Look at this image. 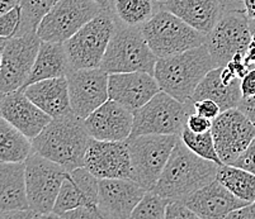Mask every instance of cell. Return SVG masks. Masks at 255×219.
Segmentation results:
<instances>
[{
	"mask_svg": "<svg viewBox=\"0 0 255 219\" xmlns=\"http://www.w3.org/2000/svg\"><path fill=\"white\" fill-rule=\"evenodd\" d=\"M90 140L84 119L70 113L51 119L42 132L32 140V147L33 152L71 171L84 166Z\"/></svg>",
	"mask_w": 255,
	"mask_h": 219,
	"instance_id": "cell-1",
	"label": "cell"
},
{
	"mask_svg": "<svg viewBox=\"0 0 255 219\" xmlns=\"http://www.w3.org/2000/svg\"><path fill=\"white\" fill-rule=\"evenodd\" d=\"M219 166L213 161L199 157L180 138L151 190L169 200L184 202L194 191L216 180Z\"/></svg>",
	"mask_w": 255,
	"mask_h": 219,
	"instance_id": "cell-2",
	"label": "cell"
},
{
	"mask_svg": "<svg viewBox=\"0 0 255 219\" xmlns=\"http://www.w3.org/2000/svg\"><path fill=\"white\" fill-rule=\"evenodd\" d=\"M217 68L206 45L182 54L157 59L154 76L163 91L182 103H191L194 90L212 69Z\"/></svg>",
	"mask_w": 255,
	"mask_h": 219,
	"instance_id": "cell-3",
	"label": "cell"
},
{
	"mask_svg": "<svg viewBox=\"0 0 255 219\" xmlns=\"http://www.w3.org/2000/svg\"><path fill=\"white\" fill-rule=\"evenodd\" d=\"M157 57L145 40L141 27L116 23L101 69L108 73L145 71L154 75Z\"/></svg>",
	"mask_w": 255,
	"mask_h": 219,
	"instance_id": "cell-4",
	"label": "cell"
},
{
	"mask_svg": "<svg viewBox=\"0 0 255 219\" xmlns=\"http://www.w3.org/2000/svg\"><path fill=\"white\" fill-rule=\"evenodd\" d=\"M141 31L157 59L182 54L205 45L206 41L205 33L164 9H159Z\"/></svg>",
	"mask_w": 255,
	"mask_h": 219,
	"instance_id": "cell-5",
	"label": "cell"
},
{
	"mask_svg": "<svg viewBox=\"0 0 255 219\" xmlns=\"http://www.w3.org/2000/svg\"><path fill=\"white\" fill-rule=\"evenodd\" d=\"M193 112L192 103H182L161 90L143 107L133 112L129 138L142 135H175L180 137L188 115Z\"/></svg>",
	"mask_w": 255,
	"mask_h": 219,
	"instance_id": "cell-6",
	"label": "cell"
},
{
	"mask_svg": "<svg viewBox=\"0 0 255 219\" xmlns=\"http://www.w3.org/2000/svg\"><path fill=\"white\" fill-rule=\"evenodd\" d=\"M116 23L111 9H103L64 43L71 70L101 68Z\"/></svg>",
	"mask_w": 255,
	"mask_h": 219,
	"instance_id": "cell-7",
	"label": "cell"
},
{
	"mask_svg": "<svg viewBox=\"0 0 255 219\" xmlns=\"http://www.w3.org/2000/svg\"><path fill=\"white\" fill-rule=\"evenodd\" d=\"M179 140V136L175 135H142L128 138L132 180L146 190H151Z\"/></svg>",
	"mask_w": 255,
	"mask_h": 219,
	"instance_id": "cell-8",
	"label": "cell"
},
{
	"mask_svg": "<svg viewBox=\"0 0 255 219\" xmlns=\"http://www.w3.org/2000/svg\"><path fill=\"white\" fill-rule=\"evenodd\" d=\"M24 165L29 208L43 218H52L53 207L68 171L36 152L29 154Z\"/></svg>",
	"mask_w": 255,
	"mask_h": 219,
	"instance_id": "cell-9",
	"label": "cell"
},
{
	"mask_svg": "<svg viewBox=\"0 0 255 219\" xmlns=\"http://www.w3.org/2000/svg\"><path fill=\"white\" fill-rule=\"evenodd\" d=\"M103 9L93 0H59L37 27L41 41L65 43Z\"/></svg>",
	"mask_w": 255,
	"mask_h": 219,
	"instance_id": "cell-10",
	"label": "cell"
},
{
	"mask_svg": "<svg viewBox=\"0 0 255 219\" xmlns=\"http://www.w3.org/2000/svg\"><path fill=\"white\" fill-rule=\"evenodd\" d=\"M253 33L247 11L225 10L212 31L206 34L205 45L216 66H225L236 54H245Z\"/></svg>",
	"mask_w": 255,
	"mask_h": 219,
	"instance_id": "cell-11",
	"label": "cell"
},
{
	"mask_svg": "<svg viewBox=\"0 0 255 219\" xmlns=\"http://www.w3.org/2000/svg\"><path fill=\"white\" fill-rule=\"evenodd\" d=\"M39 45L41 38L37 32L6 40L0 65V93L22 89L34 65Z\"/></svg>",
	"mask_w": 255,
	"mask_h": 219,
	"instance_id": "cell-12",
	"label": "cell"
},
{
	"mask_svg": "<svg viewBox=\"0 0 255 219\" xmlns=\"http://www.w3.org/2000/svg\"><path fill=\"white\" fill-rule=\"evenodd\" d=\"M211 132L222 163L231 165L255 138V124L243 110L233 108L213 119Z\"/></svg>",
	"mask_w": 255,
	"mask_h": 219,
	"instance_id": "cell-13",
	"label": "cell"
},
{
	"mask_svg": "<svg viewBox=\"0 0 255 219\" xmlns=\"http://www.w3.org/2000/svg\"><path fill=\"white\" fill-rule=\"evenodd\" d=\"M108 77L110 73L101 68L78 69L66 75L74 114L83 119L88 118L110 99Z\"/></svg>",
	"mask_w": 255,
	"mask_h": 219,
	"instance_id": "cell-14",
	"label": "cell"
},
{
	"mask_svg": "<svg viewBox=\"0 0 255 219\" xmlns=\"http://www.w3.org/2000/svg\"><path fill=\"white\" fill-rule=\"evenodd\" d=\"M84 167L98 179H132L127 140L101 141L92 138L85 152Z\"/></svg>",
	"mask_w": 255,
	"mask_h": 219,
	"instance_id": "cell-15",
	"label": "cell"
},
{
	"mask_svg": "<svg viewBox=\"0 0 255 219\" xmlns=\"http://www.w3.org/2000/svg\"><path fill=\"white\" fill-rule=\"evenodd\" d=\"M146 191L132 179H99L98 209L102 218H131Z\"/></svg>",
	"mask_w": 255,
	"mask_h": 219,
	"instance_id": "cell-16",
	"label": "cell"
},
{
	"mask_svg": "<svg viewBox=\"0 0 255 219\" xmlns=\"http://www.w3.org/2000/svg\"><path fill=\"white\" fill-rule=\"evenodd\" d=\"M161 91L152 73L145 71L110 73L108 95L131 112L140 109Z\"/></svg>",
	"mask_w": 255,
	"mask_h": 219,
	"instance_id": "cell-17",
	"label": "cell"
},
{
	"mask_svg": "<svg viewBox=\"0 0 255 219\" xmlns=\"http://www.w3.org/2000/svg\"><path fill=\"white\" fill-rule=\"evenodd\" d=\"M98 195L99 179L84 166L68 171L53 207L52 218H60L78 207L98 208Z\"/></svg>",
	"mask_w": 255,
	"mask_h": 219,
	"instance_id": "cell-18",
	"label": "cell"
},
{
	"mask_svg": "<svg viewBox=\"0 0 255 219\" xmlns=\"http://www.w3.org/2000/svg\"><path fill=\"white\" fill-rule=\"evenodd\" d=\"M90 137L101 141L128 140L133 126V112L108 99L84 119Z\"/></svg>",
	"mask_w": 255,
	"mask_h": 219,
	"instance_id": "cell-19",
	"label": "cell"
},
{
	"mask_svg": "<svg viewBox=\"0 0 255 219\" xmlns=\"http://www.w3.org/2000/svg\"><path fill=\"white\" fill-rule=\"evenodd\" d=\"M0 115L31 140L42 132L52 119L22 89L3 94L0 99Z\"/></svg>",
	"mask_w": 255,
	"mask_h": 219,
	"instance_id": "cell-20",
	"label": "cell"
},
{
	"mask_svg": "<svg viewBox=\"0 0 255 219\" xmlns=\"http://www.w3.org/2000/svg\"><path fill=\"white\" fill-rule=\"evenodd\" d=\"M184 202L198 218L203 219L226 218L231 212L249 204L234 195L219 180H213L199 190L194 191Z\"/></svg>",
	"mask_w": 255,
	"mask_h": 219,
	"instance_id": "cell-21",
	"label": "cell"
},
{
	"mask_svg": "<svg viewBox=\"0 0 255 219\" xmlns=\"http://www.w3.org/2000/svg\"><path fill=\"white\" fill-rule=\"evenodd\" d=\"M156 4L205 34L212 31L225 11L221 0H156Z\"/></svg>",
	"mask_w": 255,
	"mask_h": 219,
	"instance_id": "cell-22",
	"label": "cell"
},
{
	"mask_svg": "<svg viewBox=\"0 0 255 219\" xmlns=\"http://www.w3.org/2000/svg\"><path fill=\"white\" fill-rule=\"evenodd\" d=\"M24 94L51 118L73 113L66 76L33 82L22 89Z\"/></svg>",
	"mask_w": 255,
	"mask_h": 219,
	"instance_id": "cell-23",
	"label": "cell"
},
{
	"mask_svg": "<svg viewBox=\"0 0 255 219\" xmlns=\"http://www.w3.org/2000/svg\"><path fill=\"white\" fill-rule=\"evenodd\" d=\"M221 70L222 66H217L203 77L192 95V104L202 99H212L220 105L222 112L239 107L243 99L241 79L234 80L233 82H225L221 76Z\"/></svg>",
	"mask_w": 255,
	"mask_h": 219,
	"instance_id": "cell-24",
	"label": "cell"
},
{
	"mask_svg": "<svg viewBox=\"0 0 255 219\" xmlns=\"http://www.w3.org/2000/svg\"><path fill=\"white\" fill-rule=\"evenodd\" d=\"M31 209L27 198L24 162H0V213Z\"/></svg>",
	"mask_w": 255,
	"mask_h": 219,
	"instance_id": "cell-25",
	"label": "cell"
},
{
	"mask_svg": "<svg viewBox=\"0 0 255 219\" xmlns=\"http://www.w3.org/2000/svg\"><path fill=\"white\" fill-rule=\"evenodd\" d=\"M71 71L64 43L41 41L36 61L22 89L33 82L66 76Z\"/></svg>",
	"mask_w": 255,
	"mask_h": 219,
	"instance_id": "cell-26",
	"label": "cell"
},
{
	"mask_svg": "<svg viewBox=\"0 0 255 219\" xmlns=\"http://www.w3.org/2000/svg\"><path fill=\"white\" fill-rule=\"evenodd\" d=\"M32 152L31 138L0 115V161L24 162Z\"/></svg>",
	"mask_w": 255,
	"mask_h": 219,
	"instance_id": "cell-27",
	"label": "cell"
},
{
	"mask_svg": "<svg viewBox=\"0 0 255 219\" xmlns=\"http://www.w3.org/2000/svg\"><path fill=\"white\" fill-rule=\"evenodd\" d=\"M216 180L239 199L249 204L255 202V174L253 172L238 166L222 163L217 170Z\"/></svg>",
	"mask_w": 255,
	"mask_h": 219,
	"instance_id": "cell-28",
	"label": "cell"
},
{
	"mask_svg": "<svg viewBox=\"0 0 255 219\" xmlns=\"http://www.w3.org/2000/svg\"><path fill=\"white\" fill-rule=\"evenodd\" d=\"M157 10L156 0H111L116 20L131 27H142Z\"/></svg>",
	"mask_w": 255,
	"mask_h": 219,
	"instance_id": "cell-29",
	"label": "cell"
},
{
	"mask_svg": "<svg viewBox=\"0 0 255 219\" xmlns=\"http://www.w3.org/2000/svg\"><path fill=\"white\" fill-rule=\"evenodd\" d=\"M59 0H18L22 18L15 36H23L29 32H37L39 22L52 9ZM14 36V37H15Z\"/></svg>",
	"mask_w": 255,
	"mask_h": 219,
	"instance_id": "cell-30",
	"label": "cell"
},
{
	"mask_svg": "<svg viewBox=\"0 0 255 219\" xmlns=\"http://www.w3.org/2000/svg\"><path fill=\"white\" fill-rule=\"evenodd\" d=\"M180 138H182L185 146L192 152L198 154L199 157L213 161L217 165H222V161L216 151V146H215V141H213V136L211 131L203 133H196L185 127Z\"/></svg>",
	"mask_w": 255,
	"mask_h": 219,
	"instance_id": "cell-31",
	"label": "cell"
},
{
	"mask_svg": "<svg viewBox=\"0 0 255 219\" xmlns=\"http://www.w3.org/2000/svg\"><path fill=\"white\" fill-rule=\"evenodd\" d=\"M170 200L161 197L154 190H147L142 199L140 200L136 208L131 214L133 219H164L165 218L166 207Z\"/></svg>",
	"mask_w": 255,
	"mask_h": 219,
	"instance_id": "cell-32",
	"label": "cell"
},
{
	"mask_svg": "<svg viewBox=\"0 0 255 219\" xmlns=\"http://www.w3.org/2000/svg\"><path fill=\"white\" fill-rule=\"evenodd\" d=\"M20 18H22V11L19 5H15L10 10L0 14V37L4 38L14 37L19 28Z\"/></svg>",
	"mask_w": 255,
	"mask_h": 219,
	"instance_id": "cell-33",
	"label": "cell"
},
{
	"mask_svg": "<svg viewBox=\"0 0 255 219\" xmlns=\"http://www.w3.org/2000/svg\"><path fill=\"white\" fill-rule=\"evenodd\" d=\"M198 218L197 214L192 211L183 200H170L166 207L165 219H187Z\"/></svg>",
	"mask_w": 255,
	"mask_h": 219,
	"instance_id": "cell-34",
	"label": "cell"
},
{
	"mask_svg": "<svg viewBox=\"0 0 255 219\" xmlns=\"http://www.w3.org/2000/svg\"><path fill=\"white\" fill-rule=\"evenodd\" d=\"M193 110L197 114H201L206 118L213 121L220 115L222 112L220 105L212 99H202V100H197L193 103Z\"/></svg>",
	"mask_w": 255,
	"mask_h": 219,
	"instance_id": "cell-35",
	"label": "cell"
},
{
	"mask_svg": "<svg viewBox=\"0 0 255 219\" xmlns=\"http://www.w3.org/2000/svg\"><path fill=\"white\" fill-rule=\"evenodd\" d=\"M231 165L238 166V167H241V169H245L255 174V138L252 141V144L248 146V148Z\"/></svg>",
	"mask_w": 255,
	"mask_h": 219,
	"instance_id": "cell-36",
	"label": "cell"
},
{
	"mask_svg": "<svg viewBox=\"0 0 255 219\" xmlns=\"http://www.w3.org/2000/svg\"><path fill=\"white\" fill-rule=\"evenodd\" d=\"M212 122L213 121L206 118L203 115L197 114L196 112H193L188 115L185 127L196 133H203L207 132V131H211V128H212Z\"/></svg>",
	"mask_w": 255,
	"mask_h": 219,
	"instance_id": "cell-37",
	"label": "cell"
},
{
	"mask_svg": "<svg viewBox=\"0 0 255 219\" xmlns=\"http://www.w3.org/2000/svg\"><path fill=\"white\" fill-rule=\"evenodd\" d=\"M60 218L66 219H97L102 218V214L97 207H78L62 214Z\"/></svg>",
	"mask_w": 255,
	"mask_h": 219,
	"instance_id": "cell-38",
	"label": "cell"
},
{
	"mask_svg": "<svg viewBox=\"0 0 255 219\" xmlns=\"http://www.w3.org/2000/svg\"><path fill=\"white\" fill-rule=\"evenodd\" d=\"M241 94L243 98H252L255 95V69L248 71L241 79Z\"/></svg>",
	"mask_w": 255,
	"mask_h": 219,
	"instance_id": "cell-39",
	"label": "cell"
},
{
	"mask_svg": "<svg viewBox=\"0 0 255 219\" xmlns=\"http://www.w3.org/2000/svg\"><path fill=\"white\" fill-rule=\"evenodd\" d=\"M0 218L14 219V218H43V217L39 213H37V212L32 211V209H17V211H10V212L0 213Z\"/></svg>",
	"mask_w": 255,
	"mask_h": 219,
	"instance_id": "cell-40",
	"label": "cell"
},
{
	"mask_svg": "<svg viewBox=\"0 0 255 219\" xmlns=\"http://www.w3.org/2000/svg\"><path fill=\"white\" fill-rule=\"evenodd\" d=\"M226 218L231 219H255V202L252 204H248L238 211L231 212Z\"/></svg>",
	"mask_w": 255,
	"mask_h": 219,
	"instance_id": "cell-41",
	"label": "cell"
},
{
	"mask_svg": "<svg viewBox=\"0 0 255 219\" xmlns=\"http://www.w3.org/2000/svg\"><path fill=\"white\" fill-rule=\"evenodd\" d=\"M239 109L243 110L255 124V95L252 98H243L239 104Z\"/></svg>",
	"mask_w": 255,
	"mask_h": 219,
	"instance_id": "cell-42",
	"label": "cell"
},
{
	"mask_svg": "<svg viewBox=\"0 0 255 219\" xmlns=\"http://www.w3.org/2000/svg\"><path fill=\"white\" fill-rule=\"evenodd\" d=\"M244 62L248 70L255 69V33H253L252 41H250L249 46H248L247 51H245Z\"/></svg>",
	"mask_w": 255,
	"mask_h": 219,
	"instance_id": "cell-43",
	"label": "cell"
},
{
	"mask_svg": "<svg viewBox=\"0 0 255 219\" xmlns=\"http://www.w3.org/2000/svg\"><path fill=\"white\" fill-rule=\"evenodd\" d=\"M18 5V0H0V14Z\"/></svg>",
	"mask_w": 255,
	"mask_h": 219,
	"instance_id": "cell-44",
	"label": "cell"
},
{
	"mask_svg": "<svg viewBox=\"0 0 255 219\" xmlns=\"http://www.w3.org/2000/svg\"><path fill=\"white\" fill-rule=\"evenodd\" d=\"M245 11L250 19H255V0H244Z\"/></svg>",
	"mask_w": 255,
	"mask_h": 219,
	"instance_id": "cell-45",
	"label": "cell"
},
{
	"mask_svg": "<svg viewBox=\"0 0 255 219\" xmlns=\"http://www.w3.org/2000/svg\"><path fill=\"white\" fill-rule=\"evenodd\" d=\"M96 1L102 9H111V0H93Z\"/></svg>",
	"mask_w": 255,
	"mask_h": 219,
	"instance_id": "cell-46",
	"label": "cell"
},
{
	"mask_svg": "<svg viewBox=\"0 0 255 219\" xmlns=\"http://www.w3.org/2000/svg\"><path fill=\"white\" fill-rule=\"evenodd\" d=\"M6 40H8V38H4V37H0V65H1V56H3L4 46H5Z\"/></svg>",
	"mask_w": 255,
	"mask_h": 219,
	"instance_id": "cell-47",
	"label": "cell"
},
{
	"mask_svg": "<svg viewBox=\"0 0 255 219\" xmlns=\"http://www.w3.org/2000/svg\"><path fill=\"white\" fill-rule=\"evenodd\" d=\"M249 25H250V31H252V33H255V19H250L249 18Z\"/></svg>",
	"mask_w": 255,
	"mask_h": 219,
	"instance_id": "cell-48",
	"label": "cell"
},
{
	"mask_svg": "<svg viewBox=\"0 0 255 219\" xmlns=\"http://www.w3.org/2000/svg\"><path fill=\"white\" fill-rule=\"evenodd\" d=\"M1 96H3V94H1V93H0V99H1Z\"/></svg>",
	"mask_w": 255,
	"mask_h": 219,
	"instance_id": "cell-49",
	"label": "cell"
},
{
	"mask_svg": "<svg viewBox=\"0 0 255 219\" xmlns=\"http://www.w3.org/2000/svg\"><path fill=\"white\" fill-rule=\"evenodd\" d=\"M0 162H1V161H0Z\"/></svg>",
	"mask_w": 255,
	"mask_h": 219,
	"instance_id": "cell-50",
	"label": "cell"
}]
</instances>
